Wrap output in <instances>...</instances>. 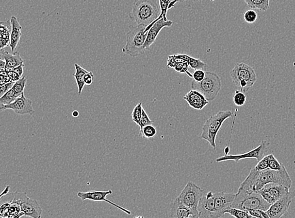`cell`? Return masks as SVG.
Returning <instances> with one entry per match:
<instances>
[{
	"label": "cell",
	"instance_id": "cell-10",
	"mask_svg": "<svg viewBox=\"0 0 295 218\" xmlns=\"http://www.w3.org/2000/svg\"><path fill=\"white\" fill-rule=\"evenodd\" d=\"M269 145H270V143L268 141H262L258 146L248 151V152L239 154V155L223 156V157L216 158V162L234 161L238 162L240 160L247 159V158H255L259 162L264 157L265 154L268 151Z\"/></svg>",
	"mask_w": 295,
	"mask_h": 218
},
{
	"label": "cell",
	"instance_id": "cell-51",
	"mask_svg": "<svg viewBox=\"0 0 295 218\" xmlns=\"http://www.w3.org/2000/svg\"><path fill=\"white\" fill-rule=\"evenodd\" d=\"M133 218H144V216H137V217H134Z\"/></svg>",
	"mask_w": 295,
	"mask_h": 218
},
{
	"label": "cell",
	"instance_id": "cell-54",
	"mask_svg": "<svg viewBox=\"0 0 295 218\" xmlns=\"http://www.w3.org/2000/svg\"><path fill=\"white\" fill-rule=\"evenodd\" d=\"M212 1H214V0H212Z\"/></svg>",
	"mask_w": 295,
	"mask_h": 218
},
{
	"label": "cell",
	"instance_id": "cell-22",
	"mask_svg": "<svg viewBox=\"0 0 295 218\" xmlns=\"http://www.w3.org/2000/svg\"><path fill=\"white\" fill-rule=\"evenodd\" d=\"M1 59L6 61V65L10 66V67L14 69L19 65L24 63L22 57L20 56V53L16 51L14 53H10L8 51L1 49Z\"/></svg>",
	"mask_w": 295,
	"mask_h": 218
},
{
	"label": "cell",
	"instance_id": "cell-31",
	"mask_svg": "<svg viewBox=\"0 0 295 218\" xmlns=\"http://www.w3.org/2000/svg\"><path fill=\"white\" fill-rule=\"evenodd\" d=\"M27 85V77L23 76L18 81L15 83L14 87H13V91L17 94L18 95L21 96L22 93L24 91V89Z\"/></svg>",
	"mask_w": 295,
	"mask_h": 218
},
{
	"label": "cell",
	"instance_id": "cell-13",
	"mask_svg": "<svg viewBox=\"0 0 295 218\" xmlns=\"http://www.w3.org/2000/svg\"><path fill=\"white\" fill-rule=\"evenodd\" d=\"M113 194V191L112 190H108L107 191H89V192H78L77 195L78 198H80L82 200H90L93 201H103L108 203V204L112 205V206L116 207L120 210L127 214V215H131V211L124 208L119 205L115 204L113 202L107 200V196L111 195Z\"/></svg>",
	"mask_w": 295,
	"mask_h": 218
},
{
	"label": "cell",
	"instance_id": "cell-14",
	"mask_svg": "<svg viewBox=\"0 0 295 218\" xmlns=\"http://www.w3.org/2000/svg\"><path fill=\"white\" fill-rule=\"evenodd\" d=\"M295 196L294 194L290 192L287 195L284 196L283 198L271 205V206L266 211L269 218H281L284 216L287 215L291 203Z\"/></svg>",
	"mask_w": 295,
	"mask_h": 218
},
{
	"label": "cell",
	"instance_id": "cell-8",
	"mask_svg": "<svg viewBox=\"0 0 295 218\" xmlns=\"http://www.w3.org/2000/svg\"><path fill=\"white\" fill-rule=\"evenodd\" d=\"M205 192L199 186L192 182H189L177 198L190 209L193 217H198L199 202Z\"/></svg>",
	"mask_w": 295,
	"mask_h": 218
},
{
	"label": "cell",
	"instance_id": "cell-48",
	"mask_svg": "<svg viewBox=\"0 0 295 218\" xmlns=\"http://www.w3.org/2000/svg\"><path fill=\"white\" fill-rule=\"evenodd\" d=\"M23 216H25L24 213L21 212L20 214H19L18 215L16 216V217H13V218L1 217V218H22V217H23Z\"/></svg>",
	"mask_w": 295,
	"mask_h": 218
},
{
	"label": "cell",
	"instance_id": "cell-6",
	"mask_svg": "<svg viewBox=\"0 0 295 218\" xmlns=\"http://www.w3.org/2000/svg\"><path fill=\"white\" fill-rule=\"evenodd\" d=\"M230 75L235 86L239 88L240 91L244 93L247 92L257 80L253 68L244 63L236 64L231 70Z\"/></svg>",
	"mask_w": 295,
	"mask_h": 218
},
{
	"label": "cell",
	"instance_id": "cell-53",
	"mask_svg": "<svg viewBox=\"0 0 295 218\" xmlns=\"http://www.w3.org/2000/svg\"><path fill=\"white\" fill-rule=\"evenodd\" d=\"M251 218H256V217H252V216Z\"/></svg>",
	"mask_w": 295,
	"mask_h": 218
},
{
	"label": "cell",
	"instance_id": "cell-9",
	"mask_svg": "<svg viewBox=\"0 0 295 218\" xmlns=\"http://www.w3.org/2000/svg\"><path fill=\"white\" fill-rule=\"evenodd\" d=\"M12 203L20 205L21 212L24 213L25 217L31 218H41L42 207L37 200L29 198L27 192H12Z\"/></svg>",
	"mask_w": 295,
	"mask_h": 218
},
{
	"label": "cell",
	"instance_id": "cell-33",
	"mask_svg": "<svg viewBox=\"0 0 295 218\" xmlns=\"http://www.w3.org/2000/svg\"><path fill=\"white\" fill-rule=\"evenodd\" d=\"M285 166L283 164L280 163L275 158L273 154H271L270 160L269 162V168L273 170H281Z\"/></svg>",
	"mask_w": 295,
	"mask_h": 218
},
{
	"label": "cell",
	"instance_id": "cell-39",
	"mask_svg": "<svg viewBox=\"0 0 295 218\" xmlns=\"http://www.w3.org/2000/svg\"><path fill=\"white\" fill-rule=\"evenodd\" d=\"M247 212L252 217L258 218H269L266 211H263L262 209H252V210H250Z\"/></svg>",
	"mask_w": 295,
	"mask_h": 218
},
{
	"label": "cell",
	"instance_id": "cell-35",
	"mask_svg": "<svg viewBox=\"0 0 295 218\" xmlns=\"http://www.w3.org/2000/svg\"><path fill=\"white\" fill-rule=\"evenodd\" d=\"M258 18V14L254 10H247L244 14V19L248 23H254L256 22Z\"/></svg>",
	"mask_w": 295,
	"mask_h": 218
},
{
	"label": "cell",
	"instance_id": "cell-29",
	"mask_svg": "<svg viewBox=\"0 0 295 218\" xmlns=\"http://www.w3.org/2000/svg\"><path fill=\"white\" fill-rule=\"evenodd\" d=\"M188 63L190 67L195 70V71L199 70L205 71L207 70V64L205 63L204 62L201 61L200 59L189 56Z\"/></svg>",
	"mask_w": 295,
	"mask_h": 218
},
{
	"label": "cell",
	"instance_id": "cell-41",
	"mask_svg": "<svg viewBox=\"0 0 295 218\" xmlns=\"http://www.w3.org/2000/svg\"><path fill=\"white\" fill-rule=\"evenodd\" d=\"M14 84L15 82H11L1 85V87H0V97H3L6 93H7L8 91H10V90L12 89Z\"/></svg>",
	"mask_w": 295,
	"mask_h": 218
},
{
	"label": "cell",
	"instance_id": "cell-50",
	"mask_svg": "<svg viewBox=\"0 0 295 218\" xmlns=\"http://www.w3.org/2000/svg\"><path fill=\"white\" fill-rule=\"evenodd\" d=\"M73 116L74 117H78V116H79V112H78V110H74V112H73Z\"/></svg>",
	"mask_w": 295,
	"mask_h": 218
},
{
	"label": "cell",
	"instance_id": "cell-2",
	"mask_svg": "<svg viewBox=\"0 0 295 218\" xmlns=\"http://www.w3.org/2000/svg\"><path fill=\"white\" fill-rule=\"evenodd\" d=\"M161 13L159 0H138L135 2L129 16L137 25L147 27L159 18Z\"/></svg>",
	"mask_w": 295,
	"mask_h": 218
},
{
	"label": "cell",
	"instance_id": "cell-28",
	"mask_svg": "<svg viewBox=\"0 0 295 218\" xmlns=\"http://www.w3.org/2000/svg\"><path fill=\"white\" fill-rule=\"evenodd\" d=\"M143 109L142 104L139 103L135 106L134 108H133L132 112H131V119H132V121L139 126L141 125L142 110H143Z\"/></svg>",
	"mask_w": 295,
	"mask_h": 218
},
{
	"label": "cell",
	"instance_id": "cell-20",
	"mask_svg": "<svg viewBox=\"0 0 295 218\" xmlns=\"http://www.w3.org/2000/svg\"><path fill=\"white\" fill-rule=\"evenodd\" d=\"M192 215L190 209L176 198L172 204L169 218H186Z\"/></svg>",
	"mask_w": 295,
	"mask_h": 218
},
{
	"label": "cell",
	"instance_id": "cell-25",
	"mask_svg": "<svg viewBox=\"0 0 295 218\" xmlns=\"http://www.w3.org/2000/svg\"><path fill=\"white\" fill-rule=\"evenodd\" d=\"M189 55L186 54L171 55L167 58V68H175L178 64L188 63Z\"/></svg>",
	"mask_w": 295,
	"mask_h": 218
},
{
	"label": "cell",
	"instance_id": "cell-47",
	"mask_svg": "<svg viewBox=\"0 0 295 218\" xmlns=\"http://www.w3.org/2000/svg\"><path fill=\"white\" fill-rule=\"evenodd\" d=\"M10 187V185L6 186V187L5 188V190H4L3 193L1 194V199L2 198H3V196H5V195H6V194H8V192H9Z\"/></svg>",
	"mask_w": 295,
	"mask_h": 218
},
{
	"label": "cell",
	"instance_id": "cell-19",
	"mask_svg": "<svg viewBox=\"0 0 295 218\" xmlns=\"http://www.w3.org/2000/svg\"><path fill=\"white\" fill-rule=\"evenodd\" d=\"M12 23L11 41L10 47L13 53L16 52L20 38L22 37V29L20 22L16 16H12L10 18Z\"/></svg>",
	"mask_w": 295,
	"mask_h": 218
},
{
	"label": "cell",
	"instance_id": "cell-40",
	"mask_svg": "<svg viewBox=\"0 0 295 218\" xmlns=\"http://www.w3.org/2000/svg\"><path fill=\"white\" fill-rule=\"evenodd\" d=\"M206 76V72L203 70H196L193 73V80L196 81L197 82H200L204 80Z\"/></svg>",
	"mask_w": 295,
	"mask_h": 218
},
{
	"label": "cell",
	"instance_id": "cell-7",
	"mask_svg": "<svg viewBox=\"0 0 295 218\" xmlns=\"http://www.w3.org/2000/svg\"><path fill=\"white\" fill-rule=\"evenodd\" d=\"M192 90L198 91L207 98L208 101H213L217 97L222 88V82L220 77L215 73L206 72L204 80L200 82L193 80L192 82Z\"/></svg>",
	"mask_w": 295,
	"mask_h": 218
},
{
	"label": "cell",
	"instance_id": "cell-3",
	"mask_svg": "<svg viewBox=\"0 0 295 218\" xmlns=\"http://www.w3.org/2000/svg\"><path fill=\"white\" fill-rule=\"evenodd\" d=\"M144 25L131 26L130 30L126 34V44L122 49L125 54L131 57H137L144 54V49L148 33Z\"/></svg>",
	"mask_w": 295,
	"mask_h": 218
},
{
	"label": "cell",
	"instance_id": "cell-11",
	"mask_svg": "<svg viewBox=\"0 0 295 218\" xmlns=\"http://www.w3.org/2000/svg\"><path fill=\"white\" fill-rule=\"evenodd\" d=\"M290 192V189L285 186L271 183L265 185L259 193L267 203L272 205Z\"/></svg>",
	"mask_w": 295,
	"mask_h": 218
},
{
	"label": "cell",
	"instance_id": "cell-16",
	"mask_svg": "<svg viewBox=\"0 0 295 218\" xmlns=\"http://www.w3.org/2000/svg\"><path fill=\"white\" fill-rule=\"evenodd\" d=\"M215 196V209L216 218L224 217L227 210L232 207L235 198V194L226 192H216Z\"/></svg>",
	"mask_w": 295,
	"mask_h": 218
},
{
	"label": "cell",
	"instance_id": "cell-26",
	"mask_svg": "<svg viewBox=\"0 0 295 218\" xmlns=\"http://www.w3.org/2000/svg\"><path fill=\"white\" fill-rule=\"evenodd\" d=\"M20 97L16 94L13 89L10 90L7 93L0 98V109L3 108L4 106H8L16 101L17 98Z\"/></svg>",
	"mask_w": 295,
	"mask_h": 218
},
{
	"label": "cell",
	"instance_id": "cell-17",
	"mask_svg": "<svg viewBox=\"0 0 295 218\" xmlns=\"http://www.w3.org/2000/svg\"><path fill=\"white\" fill-rule=\"evenodd\" d=\"M173 22L171 20L165 21L164 18H161L154 23L148 31L147 38H146L144 49L149 50L150 46L156 41L161 30L164 27H171Z\"/></svg>",
	"mask_w": 295,
	"mask_h": 218
},
{
	"label": "cell",
	"instance_id": "cell-18",
	"mask_svg": "<svg viewBox=\"0 0 295 218\" xmlns=\"http://www.w3.org/2000/svg\"><path fill=\"white\" fill-rule=\"evenodd\" d=\"M183 98L189 106L195 110H203L209 103L202 94L194 90H192L186 93Z\"/></svg>",
	"mask_w": 295,
	"mask_h": 218
},
{
	"label": "cell",
	"instance_id": "cell-52",
	"mask_svg": "<svg viewBox=\"0 0 295 218\" xmlns=\"http://www.w3.org/2000/svg\"><path fill=\"white\" fill-rule=\"evenodd\" d=\"M192 218H199L198 217H193V216H192Z\"/></svg>",
	"mask_w": 295,
	"mask_h": 218
},
{
	"label": "cell",
	"instance_id": "cell-30",
	"mask_svg": "<svg viewBox=\"0 0 295 218\" xmlns=\"http://www.w3.org/2000/svg\"><path fill=\"white\" fill-rule=\"evenodd\" d=\"M228 213L229 215L235 218H251L252 216L247 212V211L241 210V209L233 208L231 207L229 210H227L226 214Z\"/></svg>",
	"mask_w": 295,
	"mask_h": 218
},
{
	"label": "cell",
	"instance_id": "cell-49",
	"mask_svg": "<svg viewBox=\"0 0 295 218\" xmlns=\"http://www.w3.org/2000/svg\"><path fill=\"white\" fill-rule=\"evenodd\" d=\"M186 1H201V0H176V1L177 2V3H181V2Z\"/></svg>",
	"mask_w": 295,
	"mask_h": 218
},
{
	"label": "cell",
	"instance_id": "cell-37",
	"mask_svg": "<svg viewBox=\"0 0 295 218\" xmlns=\"http://www.w3.org/2000/svg\"><path fill=\"white\" fill-rule=\"evenodd\" d=\"M189 66L190 65H189L188 63L178 64V65L175 66L174 70H175L176 72L180 73H186L187 75L191 77V78H193V74L191 73L188 71Z\"/></svg>",
	"mask_w": 295,
	"mask_h": 218
},
{
	"label": "cell",
	"instance_id": "cell-42",
	"mask_svg": "<svg viewBox=\"0 0 295 218\" xmlns=\"http://www.w3.org/2000/svg\"><path fill=\"white\" fill-rule=\"evenodd\" d=\"M11 79L8 76L5 72H1L0 74V84L1 85L6 84V83L11 82Z\"/></svg>",
	"mask_w": 295,
	"mask_h": 218
},
{
	"label": "cell",
	"instance_id": "cell-24",
	"mask_svg": "<svg viewBox=\"0 0 295 218\" xmlns=\"http://www.w3.org/2000/svg\"><path fill=\"white\" fill-rule=\"evenodd\" d=\"M249 7L261 11H266L269 7L270 0H244Z\"/></svg>",
	"mask_w": 295,
	"mask_h": 218
},
{
	"label": "cell",
	"instance_id": "cell-38",
	"mask_svg": "<svg viewBox=\"0 0 295 218\" xmlns=\"http://www.w3.org/2000/svg\"><path fill=\"white\" fill-rule=\"evenodd\" d=\"M153 124V121L150 120L149 117L146 112V110L143 109L142 110V115L141 120V125H140V129H142V127H145L146 126L152 125Z\"/></svg>",
	"mask_w": 295,
	"mask_h": 218
},
{
	"label": "cell",
	"instance_id": "cell-27",
	"mask_svg": "<svg viewBox=\"0 0 295 218\" xmlns=\"http://www.w3.org/2000/svg\"><path fill=\"white\" fill-rule=\"evenodd\" d=\"M156 128L152 125H148L140 129L139 136L146 139L153 138L156 135Z\"/></svg>",
	"mask_w": 295,
	"mask_h": 218
},
{
	"label": "cell",
	"instance_id": "cell-5",
	"mask_svg": "<svg viewBox=\"0 0 295 218\" xmlns=\"http://www.w3.org/2000/svg\"><path fill=\"white\" fill-rule=\"evenodd\" d=\"M270 206L271 205L262 198L259 192L247 193L243 190L238 189V192L235 194L232 207L247 212L252 209H262L266 211Z\"/></svg>",
	"mask_w": 295,
	"mask_h": 218
},
{
	"label": "cell",
	"instance_id": "cell-44",
	"mask_svg": "<svg viewBox=\"0 0 295 218\" xmlns=\"http://www.w3.org/2000/svg\"><path fill=\"white\" fill-rule=\"evenodd\" d=\"M93 78H94V74L92 72H89L86 73L84 77V82L86 85H91L93 82Z\"/></svg>",
	"mask_w": 295,
	"mask_h": 218
},
{
	"label": "cell",
	"instance_id": "cell-46",
	"mask_svg": "<svg viewBox=\"0 0 295 218\" xmlns=\"http://www.w3.org/2000/svg\"><path fill=\"white\" fill-rule=\"evenodd\" d=\"M6 63L3 59H0V72H4L5 71Z\"/></svg>",
	"mask_w": 295,
	"mask_h": 218
},
{
	"label": "cell",
	"instance_id": "cell-12",
	"mask_svg": "<svg viewBox=\"0 0 295 218\" xmlns=\"http://www.w3.org/2000/svg\"><path fill=\"white\" fill-rule=\"evenodd\" d=\"M199 218H217L215 209V196L212 191L205 192L198 206Z\"/></svg>",
	"mask_w": 295,
	"mask_h": 218
},
{
	"label": "cell",
	"instance_id": "cell-23",
	"mask_svg": "<svg viewBox=\"0 0 295 218\" xmlns=\"http://www.w3.org/2000/svg\"><path fill=\"white\" fill-rule=\"evenodd\" d=\"M74 67H75V73H74V76L78 88V94L80 95H82L84 87L86 85L84 82V75L89 72L77 63L74 64Z\"/></svg>",
	"mask_w": 295,
	"mask_h": 218
},
{
	"label": "cell",
	"instance_id": "cell-21",
	"mask_svg": "<svg viewBox=\"0 0 295 218\" xmlns=\"http://www.w3.org/2000/svg\"><path fill=\"white\" fill-rule=\"evenodd\" d=\"M11 21L6 20L0 23V45L1 49L10 46L11 41Z\"/></svg>",
	"mask_w": 295,
	"mask_h": 218
},
{
	"label": "cell",
	"instance_id": "cell-34",
	"mask_svg": "<svg viewBox=\"0 0 295 218\" xmlns=\"http://www.w3.org/2000/svg\"><path fill=\"white\" fill-rule=\"evenodd\" d=\"M271 154L270 155L264 156L260 161L258 162V164L254 166V168L257 170L260 171L267 169V168H269V162Z\"/></svg>",
	"mask_w": 295,
	"mask_h": 218
},
{
	"label": "cell",
	"instance_id": "cell-4",
	"mask_svg": "<svg viewBox=\"0 0 295 218\" xmlns=\"http://www.w3.org/2000/svg\"><path fill=\"white\" fill-rule=\"evenodd\" d=\"M232 117L230 110L219 111L206 120L202 127L201 138L209 142L210 146L216 149V139L224 122Z\"/></svg>",
	"mask_w": 295,
	"mask_h": 218
},
{
	"label": "cell",
	"instance_id": "cell-1",
	"mask_svg": "<svg viewBox=\"0 0 295 218\" xmlns=\"http://www.w3.org/2000/svg\"><path fill=\"white\" fill-rule=\"evenodd\" d=\"M279 183L290 189L292 181L287 170L284 166L281 170H273L267 168L264 170H257L252 167L249 174L239 188V189L251 193L259 192L268 183Z\"/></svg>",
	"mask_w": 295,
	"mask_h": 218
},
{
	"label": "cell",
	"instance_id": "cell-32",
	"mask_svg": "<svg viewBox=\"0 0 295 218\" xmlns=\"http://www.w3.org/2000/svg\"><path fill=\"white\" fill-rule=\"evenodd\" d=\"M247 97L245 94L241 91H235L234 95L233 97V102L237 107H241L245 105Z\"/></svg>",
	"mask_w": 295,
	"mask_h": 218
},
{
	"label": "cell",
	"instance_id": "cell-15",
	"mask_svg": "<svg viewBox=\"0 0 295 218\" xmlns=\"http://www.w3.org/2000/svg\"><path fill=\"white\" fill-rule=\"evenodd\" d=\"M6 109H11L15 113L18 115H33L35 113L33 106V101L31 98L25 97L24 92L22 93L20 97H19L12 104L0 109V111L5 110Z\"/></svg>",
	"mask_w": 295,
	"mask_h": 218
},
{
	"label": "cell",
	"instance_id": "cell-36",
	"mask_svg": "<svg viewBox=\"0 0 295 218\" xmlns=\"http://www.w3.org/2000/svg\"><path fill=\"white\" fill-rule=\"evenodd\" d=\"M160 4L161 10L164 11H168L175 6L177 2L176 0H159Z\"/></svg>",
	"mask_w": 295,
	"mask_h": 218
},
{
	"label": "cell",
	"instance_id": "cell-43",
	"mask_svg": "<svg viewBox=\"0 0 295 218\" xmlns=\"http://www.w3.org/2000/svg\"><path fill=\"white\" fill-rule=\"evenodd\" d=\"M6 73H7L8 76L10 77V78L11 79L12 82H14L15 83L18 82V81L20 80L21 78H22V77L19 75L17 73L15 72L14 70H12V71L8 72Z\"/></svg>",
	"mask_w": 295,
	"mask_h": 218
},
{
	"label": "cell",
	"instance_id": "cell-45",
	"mask_svg": "<svg viewBox=\"0 0 295 218\" xmlns=\"http://www.w3.org/2000/svg\"><path fill=\"white\" fill-rule=\"evenodd\" d=\"M25 65L22 63V65H19L17 67L15 68L14 70L20 75L21 77L23 76V71H24Z\"/></svg>",
	"mask_w": 295,
	"mask_h": 218
}]
</instances>
